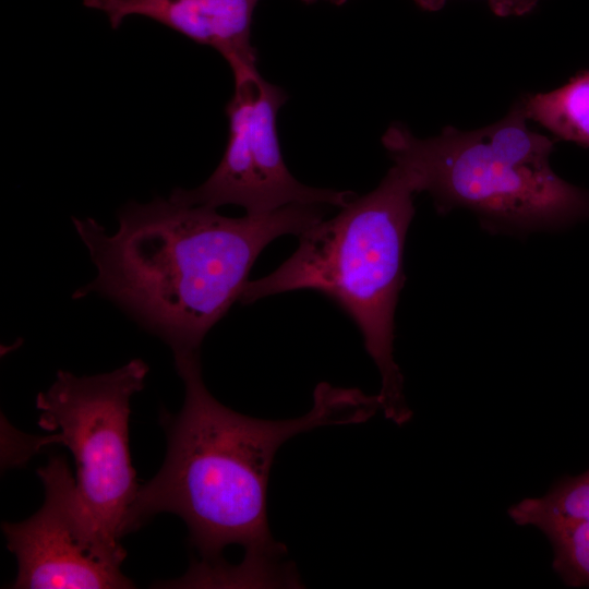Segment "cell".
<instances>
[{
	"instance_id": "1",
	"label": "cell",
	"mask_w": 589,
	"mask_h": 589,
	"mask_svg": "<svg viewBox=\"0 0 589 589\" xmlns=\"http://www.w3.org/2000/svg\"><path fill=\"white\" fill-rule=\"evenodd\" d=\"M324 207L293 204L232 218L171 193L128 204L112 235L93 218H73L97 268L96 278L73 297L97 292L166 341L173 354L200 352L209 329L239 301L262 250L323 219Z\"/></svg>"
},
{
	"instance_id": "2",
	"label": "cell",
	"mask_w": 589,
	"mask_h": 589,
	"mask_svg": "<svg viewBox=\"0 0 589 589\" xmlns=\"http://www.w3.org/2000/svg\"><path fill=\"white\" fill-rule=\"evenodd\" d=\"M184 383V402L163 423L167 454L158 473L140 485L130 532L159 513L179 516L190 544L215 564L230 544L245 550L244 565L260 567L284 552L271 534L267 491L271 468L289 438L324 425L359 423L378 409V395L320 383L302 417L264 420L220 404L203 382L200 352L173 354Z\"/></svg>"
},
{
	"instance_id": "3",
	"label": "cell",
	"mask_w": 589,
	"mask_h": 589,
	"mask_svg": "<svg viewBox=\"0 0 589 589\" xmlns=\"http://www.w3.org/2000/svg\"><path fill=\"white\" fill-rule=\"evenodd\" d=\"M417 193L411 173L394 164L374 190L353 196L336 216L301 232L292 255L267 276L249 280L239 298L249 304L309 289L338 304L358 326L378 369L381 410L398 425L412 417L394 360V315Z\"/></svg>"
},
{
	"instance_id": "4",
	"label": "cell",
	"mask_w": 589,
	"mask_h": 589,
	"mask_svg": "<svg viewBox=\"0 0 589 589\" xmlns=\"http://www.w3.org/2000/svg\"><path fill=\"white\" fill-rule=\"evenodd\" d=\"M525 100L500 121L461 131L446 127L418 139L395 123L382 136L394 164L429 192L440 214L472 211L491 231L556 229L589 218V191L551 168L554 141L528 127Z\"/></svg>"
},
{
	"instance_id": "5",
	"label": "cell",
	"mask_w": 589,
	"mask_h": 589,
	"mask_svg": "<svg viewBox=\"0 0 589 589\" xmlns=\"http://www.w3.org/2000/svg\"><path fill=\"white\" fill-rule=\"evenodd\" d=\"M147 373L141 359L91 376L60 370L36 397L38 424L53 432L40 444L60 443L72 453L83 507L113 543L130 532L140 489L131 465L129 416L130 399L143 389Z\"/></svg>"
},
{
	"instance_id": "6",
	"label": "cell",
	"mask_w": 589,
	"mask_h": 589,
	"mask_svg": "<svg viewBox=\"0 0 589 589\" xmlns=\"http://www.w3.org/2000/svg\"><path fill=\"white\" fill-rule=\"evenodd\" d=\"M235 92L226 112L229 136L217 168L194 189L171 193L211 207L233 204L245 214L265 215L293 204L341 207L356 194L308 187L288 170L279 146L277 113L287 96L256 68L232 73Z\"/></svg>"
},
{
	"instance_id": "7",
	"label": "cell",
	"mask_w": 589,
	"mask_h": 589,
	"mask_svg": "<svg viewBox=\"0 0 589 589\" xmlns=\"http://www.w3.org/2000/svg\"><path fill=\"white\" fill-rule=\"evenodd\" d=\"M43 506L21 522H3L8 549L17 561L15 589H128L120 567L127 552L109 541L79 497L67 458L50 456L37 469Z\"/></svg>"
},
{
	"instance_id": "8",
	"label": "cell",
	"mask_w": 589,
	"mask_h": 589,
	"mask_svg": "<svg viewBox=\"0 0 589 589\" xmlns=\"http://www.w3.org/2000/svg\"><path fill=\"white\" fill-rule=\"evenodd\" d=\"M260 0H83L104 13L112 28L137 15L217 50L232 72L256 68L252 19Z\"/></svg>"
},
{
	"instance_id": "9",
	"label": "cell",
	"mask_w": 589,
	"mask_h": 589,
	"mask_svg": "<svg viewBox=\"0 0 589 589\" xmlns=\"http://www.w3.org/2000/svg\"><path fill=\"white\" fill-rule=\"evenodd\" d=\"M518 526H533L553 549L552 568L567 587L589 588V469L565 476L540 497L507 509Z\"/></svg>"
},
{
	"instance_id": "10",
	"label": "cell",
	"mask_w": 589,
	"mask_h": 589,
	"mask_svg": "<svg viewBox=\"0 0 589 589\" xmlns=\"http://www.w3.org/2000/svg\"><path fill=\"white\" fill-rule=\"evenodd\" d=\"M524 100L529 120L557 139L589 147V71L554 91L529 95Z\"/></svg>"
},
{
	"instance_id": "11",
	"label": "cell",
	"mask_w": 589,
	"mask_h": 589,
	"mask_svg": "<svg viewBox=\"0 0 589 589\" xmlns=\"http://www.w3.org/2000/svg\"><path fill=\"white\" fill-rule=\"evenodd\" d=\"M541 0H489L492 12L502 17L520 16L531 12Z\"/></svg>"
},
{
	"instance_id": "12",
	"label": "cell",
	"mask_w": 589,
	"mask_h": 589,
	"mask_svg": "<svg viewBox=\"0 0 589 589\" xmlns=\"http://www.w3.org/2000/svg\"><path fill=\"white\" fill-rule=\"evenodd\" d=\"M419 8L429 12H436L445 7L449 0H412ZM489 1V0H486Z\"/></svg>"
},
{
	"instance_id": "13",
	"label": "cell",
	"mask_w": 589,
	"mask_h": 589,
	"mask_svg": "<svg viewBox=\"0 0 589 589\" xmlns=\"http://www.w3.org/2000/svg\"><path fill=\"white\" fill-rule=\"evenodd\" d=\"M306 3H313V2H316L317 0H302ZM325 1H328L333 4H336V5H341V4H345L347 3L349 0H325Z\"/></svg>"
}]
</instances>
